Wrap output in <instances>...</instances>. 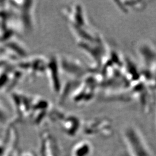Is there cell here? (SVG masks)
I'll list each match as a JSON object with an SVG mask.
<instances>
[{
    "label": "cell",
    "instance_id": "cell-1",
    "mask_svg": "<svg viewBox=\"0 0 156 156\" xmlns=\"http://www.w3.org/2000/svg\"><path fill=\"white\" fill-rule=\"evenodd\" d=\"M1 105H0V116H1V117H2V116H4V113H3V111L2 110V109L1 108Z\"/></svg>",
    "mask_w": 156,
    "mask_h": 156
}]
</instances>
